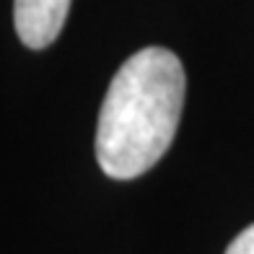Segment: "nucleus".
Segmentation results:
<instances>
[{
  "mask_svg": "<svg viewBox=\"0 0 254 254\" xmlns=\"http://www.w3.org/2000/svg\"><path fill=\"white\" fill-rule=\"evenodd\" d=\"M187 75L166 47H143L125 60L104 96L94 151L112 179L145 174L177 135Z\"/></svg>",
  "mask_w": 254,
  "mask_h": 254,
  "instance_id": "f257e3e1",
  "label": "nucleus"
},
{
  "mask_svg": "<svg viewBox=\"0 0 254 254\" xmlns=\"http://www.w3.org/2000/svg\"><path fill=\"white\" fill-rule=\"evenodd\" d=\"M70 0H13V26L29 50H44L60 37Z\"/></svg>",
  "mask_w": 254,
  "mask_h": 254,
  "instance_id": "f03ea898",
  "label": "nucleus"
},
{
  "mask_svg": "<svg viewBox=\"0 0 254 254\" xmlns=\"http://www.w3.org/2000/svg\"><path fill=\"white\" fill-rule=\"evenodd\" d=\"M226 254H254V223L249 228H244L234 241H231Z\"/></svg>",
  "mask_w": 254,
  "mask_h": 254,
  "instance_id": "7ed1b4c3",
  "label": "nucleus"
}]
</instances>
